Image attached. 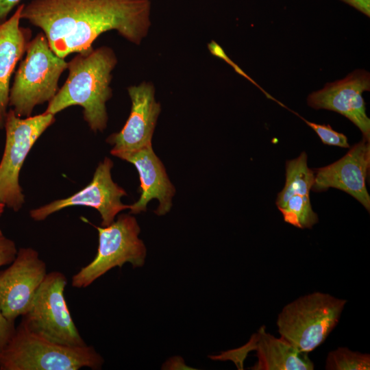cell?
<instances>
[{
    "label": "cell",
    "mask_w": 370,
    "mask_h": 370,
    "mask_svg": "<svg viewBox=\"0 0 370 370\" xmlns=\"http://www.w3.org/2000/svg\"><path fill=\"white\" fill-rule=\"evenodd\" d=\"M325 369L326 370H369L370 355L353 351L345 347H339L328 354Z\"/></svg>",
    "instance_id": "obj_19"
},
{
    "label": "cell",
    "mask_w": 370,
    "mask_h": 370,
    "mask_svg": "<svg viewBox=\"0 0 370 370\" xmlns=\"http://www.w3.org/2000/svg\"><path fill=\"white\" fill-rule=\"evenodd\" d=\"M67 62L51 49L42 32L31 39L10 89L9 106L22 118L34 107L49 102L59 90L58 82Z\"/></svg>",
    "instance_id": "obj_4"
},
{
    "label": "cell",
    "mask_w": 370,
    "mask_h": 370,
    "mask_svg": "<svg viewBox=\"0 0 370 370\" xmlns=\"http://www.w3.org/2000/svg\"><path fill=\"white\" fill-rule=\"evenodd\" d=\"M370 168V140L362 138L347 153L336 162L316 169L314 192L325 191L330 188L344 191L369 212L370 196L366 181Z\"/></svg>",
    "instance_id": "obj_13"
},
{
    "label": "cell",
    "mask_w": 370,
    "mask_h": 370,
    "mask_svg": "<svg viewBox=\"0 0 370 370\" xmlns=\"http://www.w3.org/2000/svg\"><path fill=\"white\" fill-rule=\"evenodd\" d=\"M16 330L15 321L7 319L0 308V351L8 343Z\"/></svg>",
    "instance_id": "obj_23"
},
{
    "label": "cell",
    "mask_w": 370,
    "mask_h": 370,
    "mask_svg": "<svg viewBox=\"0 0 370 370\" xmlns=\"http://www.w3.org/2000/svg\"><path fill=\"white\" fill-rule=\"evenodd\" d=\"M256 352L257 362L254 370H313V362L308 354L299 352L282 337L278 338L266 331L262 325L250 341L235 353Z\"/></svg>",
    "instance_id": "obj_16"
},
{
    "label": "cell",
    "mask_w": 370,
    "mask_h": 370,
    "mask_svg": "<svg viewBox=\"0 0 370 370\" xmlns=\"http://www.w3.org/2000/svg\"><path fill=\"white\" fill-rule=\"evenodd\" d=\"M127 92L132 101L130 116L121 131L106 139L112 146L110 153L119 158L152 146V137L161 110L151 83L143 82L130 86Z\"/></svg>",
    "instance_id": "obj_11"
},
{
    "label": "cell",
    "mask_w": 370,
    "mask_h": 370,
    "mask_svg": "<svg viewBox=\"0 0 370 370\" xmlns=\"http://www.w3.org/2000/svg\"><path fill=\"white\" fill-rule=\"evenodd\" d=\"M99 245L94 259L72 276L71 286L84 288L114 267L130 263L133 268L143 266L147 249L138 238L140 228L134 217L122 214L105 227L95 226Z\"/></svg>",
    "instance_id": "obj_6"
},
{
    "label": "cell",
    "mask_w": 370,
    "mask_h": 370,
    "mask_svg": "<svg viewBox=\"0 0 370 370\" xmlns=\"http://www.w3.org/2000/svg\"><path fill=\"white\" fill-rule=\"evenodd\" d=\"M117 62L114 50L108 46L77 53L67 62L65 83L45 112L55 115L70 106H80L90 129L103 132L108 120L106 103L112 96V72Z\"/></svg>",
    "instance_id": "obj_2"
},
{
    "label": "cell",
    "mask_w": 370,
    "mask_h": 370,
    "mask_svg": "<svg viewBox=\"0 0 370 370\" xmlns=\"http://www.w3.org/2000/svg\"><path fill=\"white\" fill-rule=\"evenodd\" d=\"M299 116L316 132L323 144L343 148L349 147L347 136L334 130L330 125L315 123Z\"/></svg>",
    "instance_id": "obj_20"
},
{
    "label": "cell",
    "mask_w": 370,
    "mask_h": 370,
    "mask_svg": "<svg viewBox=\"0 0 370 370\" xmlns=\"http://www.w3.org/2000/svg\"><path fill=\"white\" fill-rule=\"evenodd\" d=\"M370 90V74L364 69H356L345 78L327 83L307 97L308 106L325 109L342 114L361 132L362 138L370 140V119L366 113L362 97Z\"/></svg>",
    "instance_id": "obj_12"
},
{
    "label": "cell",
    "mask_w": 370,
    "mask_h": 370,
    "mask_svg": "<svg viewBox=\"0 0 370 370\" xmlns=\"http://www.w3.org/2000/svg\"><path fill=\"white\" fill-rule=\"evenodd\" d=\"M24 3L0 24V130L5 126L9 106L10 83L16 64L26 52L32 31L20 25Z\"/></svg>",
    "instance_id": "obj_15"
},
{
    "label": "cell",
    "mask_w": 370,
    "mask_h": 370,
    "mask_svg": "<svg viewBox=\"0 0 370 370\" xmlns=\"http://www.w3.org/2000/svg\"><path fill=\"white\" fill-rule=\"evenodd\" d=\"M286 181L282 190L278 194L277 206L295 195L309 196L314 182V173L308 166V156L301 152L294 159L286 162Z\"/></svg>",
    "instance_id": "obj_17"
},
{
    "label": "cell",
    "mask_w": 370,
    "mask_h": 370,
    "mask_svg": "<svg viewBox=\"0 0 370 370\" xmlns=\"http://www.w3.org/2000/svg\"><path fill=\"white\" fill-rule=\"evenodd\" d=\"M21 0H0V24L4 23L8 18L12 10Z\"/></svg>",
    "instance_id": "obj_24"
},
{
    "label": "cell",
    "mask_w": 370,
    "mask_h": 370,
    "mask_svg": "<svg viewBox=\"0 0 370 370\" xmlns=\"http://www.w3.org/2000/svg\"><path fill=\"white\" fill-rule=\"evenodd\" d=\"M150 0H32L21 19L45 34L52 51L65 58L91 49L103 32L115 30L140 45L151 26Z\"/></svg>",
    "instance_id": "obj_1"
},
{
    "label": "cell",
    "mask_w": 370,
    "mask_h": 370,
    "mask_svg": "<svg viewBox=\"0 0 370 370\" xmlns=\"http://www.w3.org/2000/svg\"><path fill=\"white\" fill-rule=\"evenodd\" d=\"M55 120V115L45 112L22 118L12 109L8 111L5 149L0 162V203L15 212L25 203L19 184L21 167L34 143Z\"/></svg>",
    "instance_id": "obj_8"
},
{
    "label": "cell",
    "mask_w": 370,
    "mask_h": 370,
    "mask_svg": "<svg viewBox=\"0 0 370 370\" xmlns=\"http://www.w3.org/2000/svg\"><path fill=\"white\" fill-rule=\"evenodd\" d=\"M46 262L32 247H21L15 258L0 270V308L11 321L28 310L40 284L47 275Z\"/></svg>",
    "instance_id": "obj_9"
},
{
    "label": "cell",
    "mask_w": 370,
    "mask_h": 370,
    "mask_svg": "<svg viewBox=\"0 0 370 370\" xmlns=\"http://www.w3.org/2000/svg\"><path fill=\"white\" fill-rule=\"evenodd\" d=\"M209 49L212 54L224 60L226 62L230 64L231 66H233L234 70L238 73L240 75H243V77H246L248 80H249L251 82L255 84L257 87H258L266 95L268 98L271 99L273 100H275L273 97H272L270 95H269L267 92H265L260 86H258L253 79H251V77H249L245 73H244L241 69H240L236 64H234L225 53L223 49L214 41H212L208 45Z\"/></svg>",
    "instance_id": "obj_22"
},
{
    "label": "cell",
    "mask_w": 370,
    "mask_h": 370,
    "mask_svg": "<svg viewBox=\"0 0 370 370\" xmlns=\"http://www.w3.org/2000/svg\"><path fill=\"white\" fill-rule=\"evenodd\" d=\"M4 208H5V205L3 204L2 203H0V217L1 216V214H3L4 211Z\"/></svg>",
    "instance_id": "obj_26"
},
{
    "label": "cell",
    "mask_w": 370,
    "mask_h": 370,
    "mask_svg": "<svg viewBox=\"0 0 370 370\" xmlns=\"http://www.w3.org/2000/svg\"><path fill=\"white\" fill-rule=\"evenodd\" d=\"M367 16H370V0H341Z\"/></svg>",
    "instance_id": "obj_25"
},
{
    "label": "cell",
    "mask_w": 370,
    "mask_h": 370,
    "mask_svg": "<svg viewBox=\"0 0 370 370\" xmlns=\"http://www.w3.org/2000/svg\"><path fill=\"white\" fill-rule=\"evenodd\" d=\"M347 301L314 291L285 305L278 315L280 336L300 352L319 347L338 324Z\"/></svg>",
    "instance_id": "obj_5"
},
{
    "label": "cell",
    "mask_w": 370,
    "mask_h": 370,
    "mask_svg": "<svg viewBox=\"0 0 370 370\" xmlns=\"http://www.w3.org/2000/svg\"><path fill=\"white\" fill-rule=\"evenodd\" d=\"M277 207L284 221L297 228L311 229L319 222V217L312 210L309 196L292 195Z\"/></svg>",
    "instance_id": "obj_18"
},
{
    "label": "cell",
    "mask_w": 370,
    "mask_h": 370,
    "mask_svg": "<svg viewBox=\"0 0 370 370\" xmlns=\"http://www.w3.org/2000/svg\"><path fill=\"white\" fill-rule=\"evenodd\" d=\"M103 362L91 345L57 344L32 333L21 323L0 351V370H97Z\"/></svg>",
    "instance_id": "obj_3"
},
{
    "label": "cell",
    "mask_w": 370,
    "mask_h": 370,
    "mask_svg": "<svg viewBox=\"0 0 370 370\" xmlns=\"http://www.w3.org/2000/svg\"><path fill=\"white\" fill-rule=\"evenodd\" d=\"M120 158L134 164L139 174L141 194L139 199L130 205V213L138 214L146 211L148 203L153 199L159 201L155 210L156 214L164 215L169 212L175 189L152 146L122 156Z\"/></svg>",
    "instance_id": "obj_14"
},
{
    "label": "cell",
    "mask_w": 370,
    "mask_h": 370,
    "mask_svg": "<svg viewBox=\"0 0 370 370\" xmlns=\"http://www.w3.org/2000/svg\"><path fill=\"white\" fill-rule=\"evenodd\" d=\"M65 275L48 273L21 323L32 333L53 343L69 347L86 345L67 306Z\"/></svg>",
    "instance_id": "obj_7"
},
{
    "label": "cell",
    "mask_w": 370,
    "mask_h": 370,
    "mask_svg": "<svg viewBox=\"0 0 370 370\" xmlns=\"http://www.w3.org/2000/svg\"><path fill=\"white\" fill-rule=\"evenodd\" d=\"M112 161L105 158L98 164L92 181L86 187L69 197L32 209L29 212L30 217L34 221H40L67 207L83 206L97 210L101 215V226L109 225L119 212L130 207V205L121 202V197L127 195V193L112 180Z\"/></svg>",
    "instance_id": "obj_10"
},
{
    "label": "cell",
    "mask_w": 370,
    "mask_h": 370,
    "mask_svg": "<svg viewBox=\"0 0 370 370\" xmlns=\"http://www.w3.org/2000/svg\"><path fill=\"white\" fill-rule=\"evenodd\" d=\"M17 251L15 243L6 237L0 229V268L13 261Z\"/></svg>",
    "instance_id": "obj_21"
}]
</instances>
